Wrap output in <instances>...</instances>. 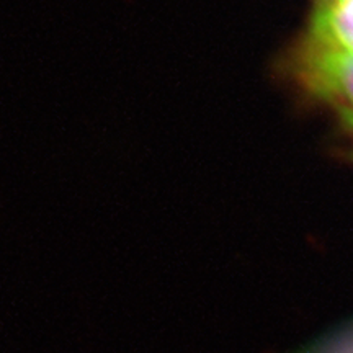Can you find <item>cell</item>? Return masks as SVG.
<instances>
[{
    "label": "cell",
    "instance_id": "obj_1",
    "mask_svg": "<svg viewBox=\"0 0 353 353\" xmlns=\"http://www.w3.org/2000/svg\"><path fill=\"white\" fill-rule=\"evenodd\" d=\"M298 81L317 99L353 113V50L311 21L293 56Z\"/></svg>",
    "mask_w": 353,
    "mask_h": 353
},
{
    "label": "cell",
    "instance_id": "obj_2",
    "mask_svg": "<svg viewBox=\"0 0 353 353\" xmlns=\"http://www.w3.org/2000/svg\"><path fill=\"white\" fill-rule=\"evenodd\" d=\"M341 118H342V121L345 123L347 130L350 131L353 136V113H343V114H341Z\"/></svg>",
    "mask_w": 353,
    "mask_h": 353
},
{
    "label": "cell",
    "instance_id": "obj_3",
    "mask_svg": "<svg viewBox=\"0 0 353 353\" xmlns=\"http://www.w3.org/2000/svg\"><path fill=\"white\" fill-rule=\"evenodd\" d=\"M334 2H337V0H316V6H329Z\"/></svg>",
    "mask_w": 353,
    "mask_h": 353
}]
</instances>
